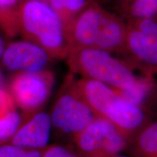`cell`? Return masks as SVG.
Instances as JSON below:
<instances>
[{
    "mask_svg": "<svg viewBox=\"0 0 157 157\" xmlns=\"http://www.w3.org/2000/svg\"><path fill=\"white\" fill-rule=\"evenodd\" d=\"M127 63L144 76L157 74V39L143 34L127 23V34L122 53Z\"/></svg>",
    "mask_w": 157,
    "mask_h": 157,
    "instance_id": "7",
    "label": "cell"
},
{
    "mask_svg": "<svg viewBox=\"0 0 157 157\" xmlns=\"http://www.w3.org/2000/svg\"><path fill=\"white\" fill-rule=\"evenodd\" d=\"M1 99H2V95H1V93H0V104H1Z\"/></svg>",
    "mask_w": 157,
    "mask_h": 157,
    "instance_id": "23",
    "label": "cell"
},
{
    "mask_svg": "<svg viewBox=\"0 0 157 157\" xmlns=\"http://www.w3.org/2000/svg\"><path fill=\"white\" fill-rule=\"evenodd\" d=\"M75 87L95 117L111 122L129 142L150 122L146 109L127 101L106 84L83 78Z\"/></svg>",
    "mask_w": 157,
    "mask_h": 157,
    "instance_id": "2",
    "label": "cell"
},
{
    "mask_svg": "<svg viewBox=\"0 0 157 157\" xmlns=\"http://www.w3.org/2000/svg\"><path fill=\"white\" fill-rule=\"evenodd\" d=\"M95 117L75 86L59 98L50 116L52 124L60 131L76 135Z\"/></svg>",
    "mask_w": 157,
    "mask_h": 157,
    "instance_id": "6",
    "label": "cell"
},
{
    "mask_svg": "<svg viewBox=\"0 0 157 157\" xmlns=\"http://www.w3.org/2000/svg\"><path fill=\"white\" fill-rule=\"evenodd\" d=\"M24 157H42L40 152L37 151H26Z\"/></svg>",
    "mask_w": 157,
    "mask_h": 157,
    "instance_id": "19",
    "label": "cell"
},
{
    "mask_svg": "<svg viewBox=\"0 0 157 157\" xmlns=\"http://www.w3.org/2000/svg\"><path fill=\"white\" fill-rule=\"evenodd\" d=\"M114 157H134V156H122V155H118V156H116Z\"/></svg>",
    "mask_w": 157,
    "mask_h": 157,
    "instance_id": "22",
    "label": "cell"
},
{
    "mask_svg": "<svg viewBox=\"0 0 157 157\" xmlns=\"http://www.w3.org/2000/svg\"><path fill=\"white\" fill-rule=\"evenodd\" d=\"M24 149L15 145H5L0 146V157H24Z\"/></svg>",
    "mask_w": 157,
    "mask_h": 157,
    "instance_id": "15",
    "label": "cell"
},
{
    "mask_svg": "<svg viewBox=\"0 0 157 157\" xmlns=\"http://www.w3.org/2000/svg\"><path fill=\"white\" fill-rule=\"evenodd\" d=\"M13 92L17 103L26 109H36L46 101L49 94L48 82L37 72H24L15 78Z\"/></svg>",
    "mask_w": 157,
    "mask_h": 157,
    "instance_id": "9",
    "label": "cell"
},
{
    "mask_svg": "<svg viewBox=\"0 0 157 157\" xmlns=\"http://www.w3.org/2000/svg\"><path fill=\"white\" fill-rule=\"evenodd\" d=\"M19 0H0V7L3 8V7H10V6L14 5Z\"/></svg>",
    "mask_w": 157,
    "mask_h": 157,
    "instance_id": "18",
    "label": "cell"
},
{
    "mask_svg": "<svg viewBox=\"0 0 157 157\" xmlns=\"http://www.w3.org/2000/svg\"><path fill=\"white\" fill-rule=\"evenodd\" d=\"M3 63L10 71L38 72L46 66L48 56L44 49L34 43L19 41L5 49Z\"/></svg>",
    "mask_w": 157,
    "mask_h": 157,
    "instance_id": "8",
    "label": "cell"
},
{
    "mask_svg": "<svg viewBox=\"0 0 157 157\" xmlns=\"http://www.w3.org/2000/svg\"><path fill=\"white\" fill-rule=\"evenodd\" d=\"M75 141L83 157H114L126 151L129 144L112 124L96 117L75 135Z\"/></svg>",
    "mask_w": 157,
    "mask_h": 157,
    "instance_id": "5",
    "label": "cell"
},
{
    "mask_svg": "<svg viewBox=\"0 0 157 157\" xmlns=\"http://www.w3.org/2000/svg\"><path fill=\"white\" fill-rule=\"evenodd\" d=\"M42 157H79L63 146H52L47 151Z\"/></svg>",
    "mask_w": 157,
    "mask_h": 157,
    "instance_id": "16",
    "label": "cell"
},
{
    "mask_svg": "<svg viewBox=\"0 0 157 157\" xmlns=\"http://www.w3.org/2000/svg\"><path fill=\"white\" fill-rule=\"evenodd\" d=\"M21 118L17 112L11 111L0 118V140L13 136L17 131Z\"/></svg>",
    "mask_w": 157,
    "mask_h": 157,
    "instance_id": "14",
    "label": "cell"
},
{
    "mask_svg": "<svg viewBox=\"0 0 157 157\" xmlns=\"http://www.w3.org/2000/svg\"><path fill=\"white\" fill-rule=\"evenodd\" d=\"M65 28L70 51L88 48L122 53L127 23L101 5H88Z\"/></svg>",
    "mask_w": 157,
    "mask_h": 157,
    "instance_id": "1",
    "label": "cell"
},
{
    "mask_svg": "<svg viewBox=\"0 0 157 157\" xmlns=\"http://www.w3.org/2000/svg\"><path fill=\"white\" fill-rule=\"evenodd\" d=\"M50 116L39 113L13 135V143L21 148H40L46 146L50 137Z\"/></svg>",
    "mask_w": 157,
    "mask_h": 157,
    "instance_id": "10",
    "label": "cell"
},
{
    "mask_svg": "<svg viewBox=\"0 0 157 157\" xmlns=\"http://www.w3.org/2000/svg\"><path fill=\"white\" fill-rule=\"evenodd\" d=\"M48 1H49V0H48Z\"/></svg>",
    "mask_w": 157,
    "mask_h": 157,
    "instance_id": "24",
    "label": "cell"
},
{
    "mask_svg": "<svg viewBox=\"0 0 157 157\" xmlns=\"http://www.w3.org/2000/svg\"><path fill=\"white\" fill-rule=\"evenodd\" d=\"M70 67L84 78L101 82L119 92L136 89L145 76H138L128 63L112 53L96 49H77L71 51Z\"/></svg>",
    "mask_w": 157,
    "mask_h": 157,
    "instance_id": "3",
    "label": "cell"
},
{
    "mask_svg": "<svg viewBox=\"0 0 157 157\" xmlns=\"http://www.w3.org/2000/svg\"><path fill=\"white\" fill-rule=\"evenodd\" d=\"M113 13L126 23L157 17V0H112Z\"/></svg>",
    "mask_w": 157,
    "mask_h": 157,
    "instance_id": "11",
    "label": "cell"
},
{
    "mask_svg": "<svg viewBox=\"0 0 157 157\" xmlns=\"http://www.w3.org/2000/svg\"><path fill=\"white\" fill-rule=\"evenodd\" d=\"M5 43H4V41L2 38L0 36V59L2 58L4 52H5Z\"/></svg>",
    "mask_w": 157,
    "mask_h": 157,
    "instance_id": "20",
    "label": "cell"
},
{
    "mask_svg": "<svg viewBox=\"0 0 157 157\" xmlns=\"http://www.w3.org/2000/svg\"><path fill=\"white\" fill-rule=\"evenodd\" d=\"M95 3H97L99 5V4H101V5H105V4H108V3H111V2H112V0H95Z\"/></svg>",
    "mask_w": 157,
    "mask_h": 157,
    "instance_id": "21",
    "label": "cell"
},
{
    "mask_svg": "<svg viewBox=\"0 0 157 157\" xmlns=\"http://www.w3.org/2000/svg\"><path fill=\"white\" fill-rule=\"evenodd\" d=\"M22 22L27 32L47 50L58 54L70 50L64 23L50 6L39 0L29 1L23 7Z\"/></svg>",
    "mask_w": 157,
    "mask_h": 157,
    "instance_id": "4",
    "label": "cell"
},
{
    "mask_svg": "<svg viewBox=\"0 0 157 157\" xmlns=\"http://www.w3.org/2000/svg\"><path fill=\"white\" fill-rule=\"evenodd\" d=\"M147 104L151 106L152 105V106L157 108V82H154V87L151 92Z\"/></svg>",
    "mask_w": 157,
    "mask_h": 157,
    "instance_id": "17",
    "label": "cell"
},
{
    "mask_svg": "<svg viewBox=\"0 0 157 157\" xmlns=\"http://www.w3.org/2000/svg\"><path fill=\"white\" fill-rule=\"evenodd\" d=\"M126 151L134 157H157V120L143 127L129 140Z\"/></svg>",
    "mask_w": 157,
    "mask_h": 157,
    "instance_id": "12",
    "label": "cell"
},
{
    "mask_svg": "<svg viewBox=\"0 0 157 157\" xmlns=\"http://www.w3.org/2000/svg\"><path fill=\"white\" fill-rule=\"evenodd\" d=\"M61 17L65 26L89 5L88 0H49Z\"/></svg>",
    "mask_w": 157,
    "mask_h": 157,
    "instance_id": "13",
    "label": "cell"
}]
</instances>
